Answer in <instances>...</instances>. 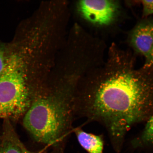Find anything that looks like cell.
I'll return each instance as SVG.
<instances>
[{"label": "cell", "instance_id": "1", "mask_svg": "<svg viewBox=\"0 0 153 153\" xmlns=\"http://www.w3.org/2000/svg\"><path fill=\"white\" fill-rule=\"evenodd\" d=\"M153 113V77L150 71L120 66L76 88L74 114L98 122L108 130L119 152L126 134L134 125L147 121Z\"/></svg>", "mask_w": 153, "mask_h": 153}, {"label": "cell", "instance_id": "2", "mask_svg": "<svg viewBox=\"0 0 153 153\" xmlns=\"http://www.w3.org/2000/svg\"><path fill=\"white\" fill-rule=\"evenodd\" d=\"M78 82L71 77L44 82L22 120L25 129L36 142L56 147L71 133L75 119L74 101Z\"/></svg>", "mask_w": 153, "mask_h": 153}, {"label": "cell", "instance_id": "3", "mask_svg": "<svg viewBox=\"0 0 153 153\" xmlns=\"http://www.w3.org/2000/svg\"><path fill=\"white\" fill-rule=\"evenodd\" d=\"M23 62L22 56L14 51L7 56L0 74V119L12 123L22 120L44 82L30 76Z\"/></svg>", "mask_w": 153, "mask_h": 153}, {"label": "cell", "instance_id": "4", "mask_svg": "<svg viewBox=\"0 0 153 153\" xmlns=\"http://www.w3.org/2000/svg\"><path fill=\"white\" fill-rule=\"evenodd\" d=\"M79 9L86 19L93 23L106 26L113 22L118 10V3L111 0H85Z\"/></svg>", "mask_w": 153, "mask_h": 153}, {"label": "cell", "instance_id": "5", "mask_svg": "<svg viewBox=\"0 0 153 153\" xmlns=\"http://www.w3.org/2000/svg\"><path fill=\"white\" fill-rule=\"evenodd\" d=\"M130 42L134 49L146 58L153 47V20L137 25L131 32Z\"/></svg>", "mask_w": 153, "mask_h": 153}, {"label": "cell", "instance_id": "6", "mask_svg": "<svg viewBox=\"0 0 153 153\" xmlns=\"http://www.w3.org/2000/svg\"><path fill=\"white\" fill-rule=\"evenodd\" d=\"M0 153H32L21 141L10 120H3L0 134Z\"/></svg>", "mask_w": 153, "mask_h": 153}, {"label": "cell", "instance_id": "7", "mask_svg": "<svg viewBox=\"0 0 153 153\" xmlns=\"http://www.w3.org/2000/svg\"><path fill=\"white\" fill-rule=\"evenodd\" d=\"M74 131L78 143L88 153H103L104 142L101 136L87 132L79 128Z\"/></svg>", "mask_w": 153, "mask_h": 153}, {"label": "cell", "instance_id": "8", "mask_svg": "<svg viewBox=\"0 0 153 153\" xmlns=\"http://www.w3.org/2000/svg\"><path fill=\"white\" fill-rule=\"evenodd\" d=\"M146 122L142 135L133 143L136 146L153 144V113Z\"/></svg>", "mask_w": 153, "mask_h": 153}, {"label": "cell", "instance_id": "9", "mask_svg": "<svg viewBox=\"0 0 153 153\" xmlns=\"http://www.w3.org/2000/svg\"><path fill=\"white\" fill-rule=\"evenodd\" d=\"M143 8V15L148 16L153 15V1H141Z\"/></svg>", "mask_w": 153, "mask_h": 153}, {"label": "cell", "instance_id": "10", "mask_svg": "<svg viewBox=\"0 0 153 153\" xmlns=\"http://www.w3.org/2000/svg\"><path fill=\"white\" fill-rule=\"evenodd\" d=\"M6 60L7 56L6 57L3 49L0 47V74L4 70Z\"/></svg>", "mask_w": 153, "mask_h": 153}, {"label": "cell", "instance_id": "11", "mask_svg": "<svg viewBox=\"0 0 153 153\" xmlns=\"http://www.w3.org/2000/svg\"><path fill=\"white\" fill-rule=\"evenodd\" d=\"M145 68H150L153 67V47L148 56L146 57Z\"/></svg>", "mask_w": 153, "mask_h": 153}, {"label": "cell", "instance_id": "12", "mask_svg": "<svg viewBox=\"0 0 153 153\" xmlns=\"http://www.w3.org/2000/svg\"><path fill=\"white\" fill-rule=\"evenodd\" d=\"M32 153H36L33 152H32Z\"/></svg>", "mask_w": 153, "mask_h": 153}]
</instances>
